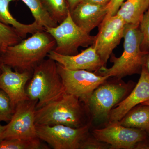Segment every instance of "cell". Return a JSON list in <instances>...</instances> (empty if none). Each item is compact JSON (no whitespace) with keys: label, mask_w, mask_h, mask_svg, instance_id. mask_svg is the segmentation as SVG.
I'll use <instances>...</instances> for the list:
<instances>
[{"label":"cell","mask_w":149,"mask_h":149,"mask_svg":"<svg viewBox=\"0 0 149 149\" xmlns=\"http://www.w3.org/2000/svg\"><path fill=\"white\" fill-rule=\"evenodd\" d=\"M15 108L8 95L0 89V122L8 123L14 113Z\"/></svg>","instance_id":"cell-23"},{"label":"cell","mask_w":149,"mask_h":149,"mask_svg":"<svg viewBox=\"0 0 149 149\" xmlns=\"http://www.w3.org/2000/svg\"><path fill=\"white\" fill-rule=\"evenodd\" d=\"M47 57L71 70H84L95 72L102 67L106 66L92 45L75 55H63L53 50Z\"/></svg>","instance_id":"cell-14"},{"label":"cell","mask_w":149,"mask_h":149,"mask_svg":"<svg viewBox=\"0 0 149 149\" xmlns=\"http://www.w3.org/2000/svg\"><path fill=\"white\" fill-rule=\"evenodd\" d=\"M107 5H97L81 1L70 13L72 20L77 26L90 34L92 30L100 26L105 18Z\"/></svg>","instance_id":"cell-15"},{"label":"cell","mask_w":149,"mask_h":149,"mask_svg":"<svg viewBox=\"0 0 149 149\" xmlns=\"http://www.w3.org/2000/svg\"><path fill=\"white\" fill-rule=\"evenodd\" d=\"M123 38L124 50L121 56L117 58L112 54L110 60L113 63V66L110 68L102 67L95 73L119 79L128 75L141 74L149 52L141 49L142 35L139 26L126 24Z\"/></svg>","instance_id":"cell-3"},{"label":"cell","mask_w":149,"mask_h":149,"mask_svg":"<svg viewBox=\"0 0 149 149\" xmlns=\"http://www.w3.org/2000/svg\"><path fill=\"white\" fill-rule=\"evenodd\" d=\"M109 77L83 102L92 123L94 121L107 124L112 110L130 94L136 84L131 81L126 83L122 79L114 77L109 80Z\"/></svg>","instance_id":"cell-5"},{"label":"cell","mask_w":149,"mask_h":149,"mask_svg":"<svg viewBox=\"0 0 149 149\" xmlns=\"http://www.w3.org/2000/svg\"><path fill=\"white\" fill-rule=\"evenodd\" d=\"M125 0H111L107 5L108 13L105 18L115 15L120 6Z\"/></svg>","instance_id":"cell-26"},{"label":"cell","mask_w":149,"mask_h":149,"mask_svg":"<svg viewBox=\"0 0 149 149\" xmlns=\"http://www.w3.org/2000/svg\"><path fill=\"white\" fill-rule=\"evenodd\" d=\"M111 1V0H82L81 1L86 2L97 5H107Z\"/></svg>","instance_id":"cell-28"},{"label":"cell","mask_w":149,"mask_h":149,"mask_svg":"<svg viewBox=\"0 0 149 149\" xmlns=\"http://www.w3.org/2000/svg\"><path fill=\"white\" fill-rule=\"evenodd\" d=\"M4 65V64L3 63L1 56L0 55V74H1V73L2 72L3 67Z\"/></svg>","instance_id":"cell-32"},{"label":"cell","mask_w":149,"mask_h":149,"mask_svg":"<svg viewBox=\"0 0 149 149\" xmlns=\"http://www.w3.org/2000/svg\"><path fill=\"white\" fill-rule=\"evenodd\" d=\"M126 24L117 14L105 18L99 26L92 46L95 49L105 65L115 48L123 38Z\"/></svg>","instance_id":"cell-11"},{"label":"cell","mask_w":149,"mask_h":149,"mask_svg":"<svg viewBox=\"0 0 149 149\" xmlns=\"http://www.w3.org/2000/svg\"><path fill=\"white\" fill-rule=\"evenodd\" d=\"M92 134L110 145L111 149H134L137 143L148 137L143 130L125 127L118 122L108 123L104 128L94 129Z\"/></svg>","instance_id":"cell-10"},{"label":"cell","mask_w":149,"mask_h":149,"mask_svg":"<svg viewBox=\"0 0 149 149\" xmlns=\"http://www.w3.org/2000/svg\"><path fill=\"white\" fill-rule=\"evenodd\" d=\"M37 102V100L28 99L17 105L11 119L6 125L2 140L38 138L35 122Z\"/></svg>","instance_id":"cell-9"},{"label":"cell","mask_w":149,"mask_h":149,"mask_svg":"<svg viewBox=\"0 0 149 149\" xmlns=\"http://www.w3.org/2000/svg\"><path fill=\"white\" fill-rule=\"evenodd\" d=\"M17 0H0V22L14 27L22 39L28 34H34L37 31L45 30V28L34 22L31 24H22L13 16L9 10L10 2Z\"/></svg>","instance_id":"cell-16"},{"label":"cell","mask_w":149,"mask_h":149,"mask_svg":"<svg viewBox=\"0 0 149 149\" xmlns=\"http://www.w3.org/2000/svg\"><path fill=\"white\" fill-rule=\"evenodd\" d=\"M141 104L143 105H149V100L147 101L144 102H143Z\"/></svg>","instance_id":"cell-33"},{"label":"cell","mask_w":149,"mask_h":149,"mask_svg":"<svg viewBox=\"0 0 149 149\" xmlns=\"http://www.w3.org/2000/svg\"><path fill=\"white\" fill-rule=\"evenodd\" d=\"M139 28L142 35L141 48L144 52H149V7L144 13L139 24Z\"/></svg>","instance_id":"cell-24"},{"label":"cell","mask_w":149,"mask_h":149,"mask_svg":"<svg viewBox=\"0 0 149 149\" xmlns=\"http://www.w3.org/2000/svg\"><path fill=\"white\" fill-rule=\"evenodd\" d=\"M125 127L138 128L146 132L149 131V105H138L125 114L118 122Z\"/></svg>","instance_id":"cell-18"},{"label":"cell","mask_w":149,"mask_h":149,"mask_svg":"<svg viewBox=\"0 0 149 149\" xmlns=\"http://www.w3.org/2000/svg\"><path fill=\"white\" fill-rule=\"evenodd\" d=\"M80 149H111V146L109 144L100 141L91 133L83 141Z\"/></svg>","instance_id":"cell-25"},{"label":"cell","mask_w":149,"mask_h":149,"mask_svg":"<svg viewBox=\"0 0 149 149\" xmlns=\"http://www.w3.org/2000/svg\"><path fill=\"white\" fill-rule=\"evenodd\" d=\"M32 75L31 72L13 71L10 67L4 65L0 74V89L8 95L15 108L19 103L29 99L26 87Z\"/></svg>","instance_id":"cell-13"},{"label":"cell","mask_w":149,"mask_h":149,"mask_svg":"<svg viewBox=\"0 0 149 149\" xmlns=\"http://www.w3.org/2000/svg\"><path fill=\"white\" fill-rule=\"evenodd\" d=\"M56 46L53 37L45 30H41L9 47L1 56L4 64L15 71L33 73Z\"/></svg>","instance_id":"cell-1"},{"label":"cell","mask_w":149,"mask_h":149,"mask_svg":"<svg viewBox=\"0 0 149 149\" xmlns=\"http://www.w3.org/2000/svg\"><path fill=\"white\" fill-rule=\"evenodd\" d=\"M54 27L45 28L56 42L54 52L59 54L73 56L78 54L80 47H88L93 45L95 36L87 33L74 23L70 12L61 23Z\"/></svg>","instance_id":"cell-6"},{"label":"cell","mask_w":149,"mask_h":149,"mask_svg":"<svg viewBox=\"0 0 149 149\" xmlns=\"http://www.w3.org/2000/svg\"><path fill=\"white\" fill-rule=\"evenodd\" d=\"M23 40L16 29L0 22V55L8 48L16 45Z\"/></svg>","instance_id":"cell-22"},{"label":"cell","mask_w":149,"mask_h":149,"mask_svg":"<svg viewBox=\"0 0 149 149\" xmlns=\"http://www.w3.org/2000/svg\"><path fill=\"white\" fill-rule=\"evenodd\" d=\"M35 122L37 125H62L74 128L92 124L85 104L77 96L67 93L36 109Z\"/></svg>","instance_id":"cell-2"},{"label":"cell","mask_w":149,"mask_h":149,"mask_svg":"<svg viewBox=\"0 0 149 149\" xmlns=\"http://www.w3.org/2000/svg\"><path fill=\"white\" fill-rule=\"evenodd\" d=\"M146 133H147V134H148V136L149 137V131H148V132H147Z\"/></svg>","instance_id":"cell-34"},{"label":"cell","mask_w":149,"mask_h":149,"mask_svg":"<svg viewBox=\"0 0 149 149\" xmlns=\"http://www.w3.org/2000/svg\"><path fill=\"white\" fill-rule=\"evenodd\" d=\"M52 18L58 24L66 18L70 10L65 0H42Z\"/></svg>","instance_id":"cell-21"},{"label":"cell","mask_w":149,"mask_h":149,"mask_svg":"<svg viewBox=\"0 0 149 149\" xmlns=\"http://www.w3.org/2000/svg\"><path fill=\"white\" fill-rule=\"evenodd\" d=\"M140 74L138 83L130 94L112 110L106 124L119 122L134 107L149 100V73L145 65Z\"/></svg>","instance_id":"cell-12"},{"label":"cell","mask_w":149,"mask_h":149,"mask_svg":"<svg viewBox=\"0 0 149 149\" xmlns=\"http://www.w3.org/2000/svg\"><path fill=\"white\" fill-rule=\"evenodd\" d=\"M26 91L29 99L38 101L36 109L56 100L66 93L56 62L48 58L37 65L27 83Z\"/></svg>","instance_id":"cell-4"},{"label":"cell","mask_w":149,"mask_h":149,"mask_svg":"<svg viewBox=\"0 0 149 149\" xmlns=\"http://www.w3.org/2000/svg\"><path fill=\"white\" fill-rule=\"evenodd\" d=\"M6 128V125H2L0 124V141L2 140L3 135V134Z\"/></svg>","instance_id":"cell-30"},{"label":"cell","mask_w":149,"mask_h":149,"mask_svg":"<svg viewBox=\"0 0 149 149\" xmlns=\"http://www.w3.org/2000/svg\"><path fill=\"white\" fill-rule=\"evenodd\" d=\"M92 124L81 128L66 125L36 124L37 137L54 149H80L81 144L90 133Z\"/></svg>","instance_id":"cell-7"},{"label":"cell","mask_w":149,"mask_h":149,"mask_svg":"<svg viewBox=\"0 0 149 149\" xmlns=\"http://www.w3.org/2000/svg\"><path fill=\"white\" fill-rule=\"evenodd\" d=\"M69 7L70 11L72 10L82 0H65Z\"/></svg>","instance_id":"cell-29"},{"label":"cell","mask_w":149,"mask_h":149,"mask_svg":"<svg viewBox=\"0 0 149 149\" xmlns=\"http://www.w3.org/2000/svg\"><path fill=\"white\" fill-rule=\"evenodd\" d=\"M149 7V0H126L122 3L116 14L126 24L139 26Z\"/></svg>","instance_id":"cell-17"},{"label":"cell","mask_w":149,"mask_h":149,"mask_svg":"<svg viewBox=\"0 0 149 149\" xmlns=\"http://www.w3.org/2000/svg\"><path fill=\"white\" fill-rule=\"evenodd\" d=\"M38 138L35 139H4L0 141V149H47L48 147Z\"/></svg>","instance_id":"cell-20"},{"label":"cell","mask_w":149,"mask_h":149,"mask_svg":"<svg viewBox=\"0 0 149 149\" xmlns=\"http://www.w3.org/2000/svg\"><path fill=\"white\" fill-rule=\"evenodd\" d=\"M31 11L35 21L44 28L54 27L58 25L43 5L42 0H20Z\"/></svg>","instance_id":"cell-19"},{"label":"cell","mask_w":149,"mask_h":149,"mask_svg":"<svg viewBox=\"0 0 149 149\" xmlns=\"http://www.w3.org/2000/svg\"><path fill=\"white\" fill-rule=\"evenodd\" d=\"M145 65L149 73V52L147 54L146 57V62H145Z\"/></svg>","instance_id":"cell-31"},{"label":"cell","mask_w":149,"mask_h":149,"mask_svg":"<svg viewBox=\"0 0 149 149\" xmlns=\"http://www.w3.org/2000/svg\"><path fill=\"white\" fill-rule=\"evenodd\" d=\"M134 149H149V137L136 144Z\"/></svg>","instance_id":"cell-27"},{"label":"cell","mask_w":149,"mask_h":149,"mask_svg":"<svg viewBox=\"0 0 149 149\" xmlns=\"http://www.w3.org/2000/svg\"><path fill=\"white\" fill-rule=\"evenodd\" d=\"M58 70L63 82L65 93L79 98L82 102L109 77L102 76L88 70H71L57 63Z\"/></svg>","instance_id":"cell-8"}]
</instances>
